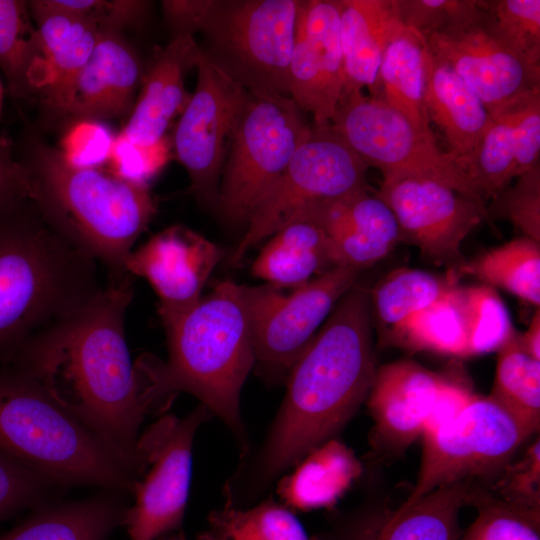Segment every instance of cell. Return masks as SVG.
I'll use <instances>...</instances> for the list:
<instances>
[{
  "label": "cell",
  "instance_id": "obj_1",
  "mask_svg": "<svg viewBox=\"0 0 540 540\" xmlns=\"http://www.w3.org/2000/svg\"><path fill=\"white\" fill-rule=\"evenodd\" d=\"M370 291L355 284L336 303L286 377L262 442L242 453L222 488L224 505L247 508L356 414L376 375Z\"/></svg>",
  "mask_w": 540,
  "mask_h": 540
},
{
  "label": "cell",
  "instance_id": "obj_2",
  "mask_svg": "<svg viewBox=\"0 0 540 540\" xmlns=\"http://www.w3.org/2000/svg\"><path fill=\"white\" fill-rule=\"evenodd\" d=\"M132 277L108 279L68 323L30 341L9 364L34 377L135 479L140 426L152 409L125 335Z\"/></svg>",
  "mask_w": 540,
  "mask_h": 540
},
{
  "label": "cell",
  "instance_id": "obj_3",
  "mask_svg": "<svg viewBox=\"0 0 540 540\" xmlns=\"http://www.w3.org/2000/svg\"><path fill=\"white\" fill-rule=\"evenodd\" d=\"M97 260L28 197L0 206V366L69 322L101 290Z\"/></svg>",
  "mask_w": 540,
  "mask_h": 540
},
{
  "label": "cell",
  "instance_id": "obj_4",
  "mask_svg": "<svg viewBox=\"0 0 540 540\" xmlns=\"http://www.w3.org/2000/svg\"><path fill=\"white\" fill-rule=\"evenodd\" d=\"M168 360L143 357L136 365L153 411H165L179 392L200 400L250 449L240 410L242 387L255 365L251 317L243 286L222 281L185 314L164 325Z\"/></svg>",
  "mask_w": 540,
  "mask_h": 540
},
{
  "label": "cell",
  "instance_id": "obj_5",
  "mask_svg": "<svg viewBox=\"0 0 540 540\" xmlns=\"http://www.w3.org/2000/svg\"><path fill=\"white\" fill-rule=\"evenodd\" d=\"M27 168L29 198L58 232L102 262L108 279L127 274L133 245L157 212L146 183L103 167L78 168L40 144Z\"/></svg>",
  "mask_w": 540,
  "mask_h": 540
},
{
  "label": "cell",
  "instance_id": "obj_6",
  "mask_svg": "<svg viewBox=\"0 0 540 540\" xmlns=\"http://www.w3.org/2000/svg\"><path fill=\"white\" fill-rule=\"evenodd\" d=\"M0 449L58 486L131 492L133 475L30 374L0 366Z\"/></svg>",
  "mask_w": 540,
  "mask_h": 540
},
{
  "label": "cell",
  "instance_id": "obj_7",
  "mask_svg": "<svg viewBox=\"0 0 540 540\" xmlns=\"http://www.w3.org/2000/svg\"><path fill=\"white\" fill-rule=\"evenodd\" d=\"M300 0H166L174 35L202 33L219 66L249 91L289 96Z\"/></svg>",
  "mask_w": 540,
  "mask_h": 540
},
{
  "label": "cell",
  "instance_id": "obj_8",
  "mask_svg": "<svg viewBox=\"0 0 540 540\" xmlns=\"http://www.w3.org/2000/svg\"><path fill=\"white\" fill-rule=\"evenodd\" d=\"M310 128L302 110L289 96L248 90L218 189L216 205L228 221L247 222Z\"/></svg>",
  "mask_w": 540,
  "mask_h": 540
},
{
  "label": "cell",
  "instance_id": "obj_9",
  "mask_svg": "<svg viewBox=\"0 0 540 540\" xmlns=\"http://www.w3.org/2000/svg\"><path fill=\"white\" fill-rule=\"evenodd\" d=\"M367 169L331 125H312L285 170L252 210L232 262L238 263L253 246L308 210L372 190Z\"/></svg>",
  "mask_w": 540,
  "mask_h": 540
},
{
  "label": "cell",
  "instance_id": "obj_10",
  "mask_svg": "<svg viewBox=\"0 0 540 540\" xmlns=\"http://www.w3.org/2000/svg\"><path fill=\"white\" fill-rule=\"evenodd\" d=\"M330 125L382 178H427L486 204L462 165L439 148L434 134L420 131L384 101L360 89H344Z\"/></svg>",
  "mask_w": 540,
  "mask_h": 540
},
{
  "label": "cell",
  "instance_id": "obj_11",
  "mask_svg": "<svg viewBox=\"0 0 540 540\" xmlns=\"http://www.w3.org/2000/svg\"><path fill=\"white\" fill-rule=\"evenodd\" d=\"M199 404L183 418L164 414L139 434L137 471L123 525L131 540H157L181 530L189 497L192 448L199 427L213 417Z\"/></svg>",
  "mask_w": 540,
  "mask_h": 540
},
{
  "label": "cell",
  "instance_id": "obj_12",
  "mask_svg": "<svg viewBox=\"0 0 540 540\" xmlns=\"http://www.w3.org/2000/svg\"><path fill=\"white\" fill-rule=\"evenodd\" d=\"M532 433L489 396L475 399L452 421L422 436V460L409 505L453 482L493 480Z\"/></svg>",
  "mask_w": 540,
  "mask_h": 540
},
{
  "label": "cell",
  "instance_id": "obj_13",
  "mask_svg": "<svg viewBox=\"0 0 540 540\" xmlns=\"http://www.w3.org/2000/svg\"><path fill=\"white\" fill-rule=\"evenodd\" d=\"M359 274L358 269L338 266L289 294L268 284L243 286L251 317L255 365L262 376L269 380L287 377L338 300L357 283Z\"/></svg>",
  "mask_w": 540,
  "mask_h": 540
},
{
  "label": "cell",
  "instance_id": "obj_14",
  "mask_svg": "<svg viewBox=\"0 0 540 540\" xmlns=\"http://www.w3.org/2000/svg\"><path fill=\"white\" fill-rule=\"evenodd\" d=\"M194 92L171 137L173 156L186 169L198 201L216 204L232 133L248 89L201 48Z\"/></svg>",
  "mask_w": 540,
  "mask_h": 540
},
{
  "label": "cell",
  "instance_id": "obj_15",
  "mask_svg": "<svg viewBox=\"0 0 540 540\" xmlns=\"http://www.w3.org/2000/svg\"><path fill=\"white\" fill-rule=\"evenodd\" d=\"M376 195L393 212L401 241L419 248L432 262L456 270L465 262L462 242L489 216L485 203L422 177L382 178Z\"/></svg>",
  "mask_w": 540,
  "mask_h": 540
},
{
  "label": "cell",
  "instance_id": "obj_16",
  "mask_svg": "<svg viewBox=\"0 0 540 540\" xmlns=\"http://www.w3.org/2000/svg\"><path fill=\"white\" fill-rule=\"evenodd\" d=\"M423 38L428 52L451 67L491 117L540 87V67L499 37L487 10L476 21Z\"/></svg>",
  "mask_w": 540,
  "mask_h": 540
},
{
  "label": "cell",
  "instance_id": "obj_17",
  "mask_svg": "<svg viewBox=\"0 0 540 540\" xmlns=\"http://www.w3.org/2000/svg\"><path fill=\"white\" fill-rule=\"evenodd\" d=\"M473 479L440 486L409 505L367 500L332 512L312 540H460L459 515L469 505Z\"/></svg>",
  "mask_w": 540,
  "mask_h": 540
},
{
  "label": "cell",
  "instance_id": "obj_18",
  "mask_svg": "<svg viewBox=\"0 0 540 540\" xmlns=\"http://www.w3.org/2000/svg\"><path fill=\"white\" fill-rule=\"evenodd\" d=\"M345 86L340 0L299 2L289 66V97L316 127L330 125Z\"/></svg>",
  "mask_w": 540,
  "mask_h": 540
},
{
  "label": "cell",
  "instance_id": "obj_19",
  "mask_svg": "<svg viewBox=\"0 0 540 540\" xmlns=\"http://www.w3.org/2000/svg\"><path fill=\"white\" fill-rule=\"evenodd\" d=\"M218 247L182 225L170 226L132 251L126 271L144 278L155 291L166 325L188 312L219 262Z\"/></svg>",
  "mask_w": 540,
  "mask_h": 540
},
{
  "label": "cell",
  "instance_id": "obj_20",
  "mask_svg": "<svg viewBox=\"0 0 540 540\" xmlns=\"http://www.w3.org/2000/svg\"><path fill=\"white\" fill-rule=\"evenodd\" d=\"M443 375L410 360L377 369L366 398L373 419L369 442L376 455L401 456L422 436Z\"/></svg>",
  "mask_w": 540,
  "mask_h": 540
},
{
  "label": "cell",
  "instance_id": "obj_21",
  "mask_svg": "<svg viewBox=\"0 0 540 540\" xmlns=\"http://www.w3.org/2000/svg\"><path fill=\"white\" fill-rule=\"evenodd\" d=\"M136 53L117 31H102L86 63L47 104L77 120L127 114L142 80Z\"/></svg>",
  "mask_w": 540,
  "mask_h": 540
},
{
  "label": "cell",
  "instance_id": "obj_22",
  "mask_svg": "<svg viewBox=\"0 0 540 540\" xmlns=\"http://www.w3.org/2000/svg\"><path fill=\"white\" fill-rule=\"evenodd\" d=\"M540 159V87L496 116L485 131L468 175L487 203Z\"/></svg>",
  "mask_w": 540,
  "mask_h": 540
},
{
  "label": "cell",
  "instance_id": "obj_23",
  "mask_svg": "<svg viewBox=\"0 0 540 540\" xmlns=\"http://www.w3.org/2000/svg\"><path fill=\"white\" fill-rule=\"evenodd\" d=\"M371 190L312 208L298 219L326 232L335 265L363 270L386 257L401 241L396 218Z\"/></svg>",
  "mask_w": 540,
  "mask_h": 540
},
{
  "label": "cell",
  "instance_id": "obj_24",
  "mask_svg": "<svg viewBox=\"0 0 540 540\" xmlns=\"http://www.w3.org/2000/svg\"><path fill=\"white\" fill-rule=\"evenodd\" d=\"M200 50L194 35L181 33L154 54L143 75L140 96L119 134L143 145L166 136L171 122L190 98L191 94L185 90V77L197 66Z\"/></svg>",
  "mask_w": 540,
  "mask_h": 540
},
{
  "label": "cell",
  "instance_id": "obj_25",
  "mask_svg": "<svg viewBox=\"0 0 540 540\" xmlns=\"http://www.w3.org/2000/svg\"><path fill=\"white\" fill-rule=\"evenodd\" d=\"M423 101L430 123L441 130L449 153L468 170L492 117L450 66L424 53Z\"/></svg>",
  "mask_w": 540,
  "mask_h": 540
},
{
  "label": "cell",
  "instance_id": "obj_26",
  "mask_svg": "<svg viewBox=\"0 0 540 540\" xmlns=\"http://www.w3.org/2000/svg\"><path fill=\"white\" fill-rule=\"evenodd\" d=\"M408 30L396 0H340L344 89L367 88L371 93L385 50Z\"/></svg>",
  "mask_w": 540,
  "mask_h": 540
},
{
  "label": "cell",
  "instance_id": "obj_27",
  "mask_svg": "<svg viewBox=\"0 0 540 540\" xmlns=\"http://www.w3.org/2000/svg\"><path fill=\"white\" fill-rule=\"evenodd\" d=\"M335 267L325 230L314 221L297 219L269 237L251 272L281 289L300 287Z\"/></svg>",
  "mask_w": 540,
  "mask_h": 540
},
{
  "label": "cell",
  "instance_id": "obj_28",
  "mask_svg": "<svg viewBox=\"0 0 540 540\" xmlns=\"http://www.w3.org/2000/svg\"><path fill=\"white\" fill-rule=\"evenodd\" d=\"M363 471L349 447L336 438L309 452L294 471L277 480L280 502L294 512L331 509Z\"/></svg>",
  "mask_w": 540,
  "mask_h": 540
},
{
  "label": "cell",
  "instance_id": "obj_29",
  "mask_svg": "<svg viewBox=\"0 0 540 540\" xmlns=\"http://www.w3.org/2000/svg\"><path fill=\"white\" fill-rule=\"evenodd\" d=\"M470 315L465 288L451 286L426 308L380 338L386 346L468 358Z\"/></svg>",
  "mask_w": 540,
  "mask_h": 540
},
{
  "label": "cell",
  "instance_id": "obj_30",
  "mask_svg": "<svg viewBox=\"0 0 540 540\" xmlns=\"http://www.w3.org/2000/svg\"><path fill=\"white\" fill-rule=\"evenodd\" d=\"M28 7L48 67V85L41 94L48 104L86 63L102 31L78 16L51 6L47 0L29 1Z\"/></svg>",
  "mask_w": 540,
  "mask_h": 540
},
{
  "label": "cell",
  "instance_id": "obj_31",
  "mask_svg": "<svg viewBox=\"0 0 540 540\" xmlns=\"http://www.w3.org/2000/svg\"><path fill=\"white\" fill-rule=\"evenodd\" d=\"M115 496L42 507L0 540H106L126 512Z\"/></svg>",
  "mask_w": 540,
  "mask_h": 540
},
{
  "label": "cell",
  "instance_id": "obj_32",
  "mask_svg": "<svg viewBox=\"0 0 540 540\" xmlns=\"http://www.w3.org/2000/svg\"><path fill=\"white\" fill-rule=\"evenodd\" d=\"M28 2L0 0V67L16 98L42 94L48 67Z\"/></svg>",
  "mask_w": 540,
  "mask_h": 540
},
{
  "label": "cell",
  "instance_id": "obj_33",
  "mask_svg": "<svg viewBox=\"0 0 540 540\" xmlns=\"http://www.w3.org/2000/svg\"><path fill=\"white\" fill-rule=\"evenodd\" d=\"M424 38L409 29L385 50L373 91L378 98L401 114L416 128L433 134L424 101Z\"/></svg>",
  "mask_w": 540,
  "mask_h": 540
},
{
  "label": "cell",
  "instance_id": "obj_34",
  "mask_svg": "<svg viewBox=\"0 0 540 540\" xmlns=\"http://www.w3.org/2000/svg\"><path fill=\"white\" fill-rule=\"evenodd\" d=\"M196 540H312L295 512L268 496L247 508L212 510Z\"/></svg>",
  "mask_w": 540,
  "mask_h": 540
},
{
  "label": "cell",
  "instance_id": "obj_35",
  "mask_svg": "<svg viewBox=\"0 0 540 540\" xmlns=\"http://www.w3.org/2000/svg\"><path fill=\"white\" fill-rule=\"evenodd\" d=\"M483 285L497 287L539 308L540 242L521 237L492 248L458 269Z\"/></svg>",
  "mask_w": 540,
  "mask_h": 540
},
{
  "label": "cell",
  "instance_id": "obj_36",
  "mask_svg": "<svg viewBox=\"0 0 540 540\" xmlns=\"http://www.w3.org/2000/svg\"><path fill=\"white\" fill-rule=\"evenodd\" d=\"M497 353L489 397L534 434L540 425V360L523 348L515 329Z\"/></svg>",
  "mask_w": 540,
  "mask_h": 540
},
{
  "label": "cell",
  "instance_id": "obj_37",
  "mask_svg": "<svg viewBox=\"0 0 540 540\" xmlns=\"http://www.w3.org/2000/svg\"><path fill=\"white\" fill-rule=\"evenodd\" d=\"M456 282L411 268L389 272L370 291L372 322L382 338L412 314L426 308Z\"/></svg>",
  "mask_w": 540,
  "mask_h": 540
},
{
  "label": "cell",
  "instance_id": "obj_38",
  "mask_svg": "<svg viewBox=\"0 0 540 540\" xmlns=\"http://www.w3.org/2000/svg\"><path fill=\"white\" fill-rule=\"evenodd\" d=\"M469 505L477 516L460 540H540V510L502 501L477 480L471 483Z\"/></svg>",
  "mask_w": 540,
  "mask_h": 540
},
{
  "label": "cell",
  "instance_id": "obj_39",
  "mask_svg": "<svg viewBox=\"0 0 540 540\" xmlns=\"http://www.w3.org/2000/svg\"><path fill=\"white\" fill-rule=\"evenodd\" d=\"M465 294L470 314L469 357L497 352L514 327L501 297L486 285L467 286Z\"/></svg>",
  "mask_w": 540,
  "mask_h": 540
},
{
  "label": "cell",
  "instance_id": "obj_40",
  "mask_svg": "<svg viewBox=\"0 0 540 540\" xmlns=\"http://www.w3.org/2000/svg\"><path fill=\"white\" fill-rule=\"evenodd\" d=\"M486 10L499 37L540 67V0H486Z\"/></svg>",
  "mask_w": 540,
  "mask_h": 540
},
{
  "label": "cell",
  "instance_id": "obj_41",
  "mask_svg": "<svg viewBox=\"0 0 540 540\" xmlns=\"http://www.w3.org/2000/svg\"><path fill=\"white\" fill-rule=\"evenodd\" d=\"M403 24L422 37L482 18L485 1L479 0H396Z\"/></svg>",
  "mask_w": 540,
  "mask_h": 540
},
{
  "label": "cell",
  "instance_id": "obj_42",
  "mask_svg": "<svg viewBox=\"0 0 540 540\" xmlns=\"http://www.w3.org/2000/svg\"><path fill=\"white\" fill-rule=\"evenodd\" d=\"M516 179L491 199L488 214L508 219L526 237L540 242V165Z\"/></svg>",
  "mask_w": 540,
  "mask_h": 540
},
{
  "label": "cell",
  "instance_id": "obj_43",
  "mask_svg": "<svg viewBox=\"0 0 540 540\" xmlns=\"http://www.w3.org/2000/svg\"><path fill=\"white\" fill-rule=\"evenodd\" d=\"M481 484L502 501L540 510L539 437L527 447L520 459L512 460L493 480Z\"/></svg>",
  "mask_w": 540,
  "mask_h": 540
},
{
  "label": "cell",
  "instance_id": "obj_44",
  "mask_svg": "<svg viewBox=\"0 0 540 540\" xmlns=\"http://www.w3.org/2000/svg\"><path fill=\"white\" fill-rule=\"evenodd\" d=\"M54 486L58 485L0 449V523L41 503Z\"/></svg>",
  "mask_w": 540,
  "mask_h": 540
},
{
  "label": "cell",
  "instance_id": "obj_45",
  "mask_svg": "<svg viewBox=\"0 0 540 540\" xmlns=\"http://www.w3.org/2000/svg\"><path fill=\"white\" fill-rule=\"evenodd\" d=\"M171 156L172 142L167 135L155 143L143 145L118 134L113 142L109 163L111 170L118 175L146 183L167 164Z\"/></svg>",
  "mask_w": 540,
  "mask_h": 540
},
{
  "label": "cell",
  "instance_id": "obj_46",
  "mask_svg": "<svg viewBox=\"0 0 540 540\" xmlns=\"http://www.w3.org/2000/svg\"><path fill=\"white\" fill-rule=\"evenodd\" d=\"M114 139L106 125L97 120L82 119L66 132L59 150L71 166L102 167L109 162Z\"/></svg>",
  "mask_w": 540,
  "mask_h": 540
},
{
  "label": "cell",
  "instance_id": "obj_47",
  "mask_svg": "<svg viewBox=\"0 0 540 540\" xmlns=\"http://www.w3.org/2000/svg\"><path fill=\"white\" fill-rule=\"evenodd\" d=\"M60 10L78 16L101 31H117L140 20L148 2L137 0H47Z\"/></svg>",
  "mask_w": 540,
  "mask_h": 540
},
{
  "label": "cell",
  "instance_id": "obj_48",
  "mask_svg": "<svg viewBox=\"0 0 540 540\" xmlns=\"http://www.w3.org/2000/svg\"><path fill=\"white\" fill-rule=\"evenodd\" d=\"M476 396L464 381L443 375L436 399L425 422L422 436L455 419Z\"/></svg>",
  "mask_w": 540,
  "mask_h": 540
},
{
  "label": "cell",
  "instance_id": "obj_49",
  "mask_svg": "<svg viewBox=\"0 0 540 540\" xmlns=\"http://www.w3.org/2000/svg\"><path fill=\"white\" fill-rule=\"evenodd\" d=\"M30 182L26 166L13 155L12 140L0 135V206L21 198H29Z\"/></svg>",
  "mask_w": 540,
  "mask_h": 540
},
{
  "label": "cell",
  "instance_id": "obj_50",
  "mask_svg": "<svg viewBox=\"0 0 540 540\" xmlns=\"http://www.w3.org/2000/svg\"><path fill=\"white\" fill-rule=\"evenodd\" d=\"M520 342L523 348L536 360H540V310L537 308L528 329L520 333Z\"/></svg>",
  "mask_w": 540,
  "mask_h": 540
},
{
  "label": "cell",
  "instance_id": "obj_51",
  "mask_svg": "<svg viewBox=\"0 0 540 540\" xmlns=\"http://www.w3.org/2000/svg\"><path fill=\"white\" fill-rule=\"evenodd\" d=\"M157 540H188L185 533L182 530L172 532L170 534L164 535Z\"/></svg>",
  "mask_w": 540,
  "mask_h": 540
},
{
  "label": "cell",
  "instance_id": "obj_52",
  "mask_svg": "<svg viewBox=\"0 0 540 540\" xmlns=\"http://www.w3.org/2000/svg\"><path fill=\"white\" fill-rule=\"evenodd\" d=\"M1 95H2V89H1V85H0V103H1Z\"/></svg>",
  "mask_w": 540,
  "mask_h": 540
}]
</instances>
